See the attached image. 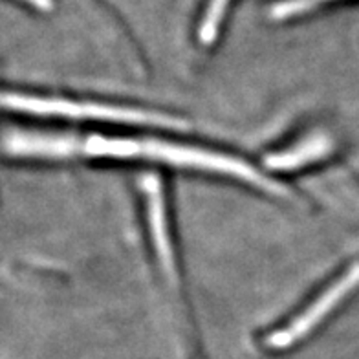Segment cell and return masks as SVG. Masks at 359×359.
<instances>
[{
    "label": "cell",
    "instance_id": "1",
    "mask_svg": "<svg viewBox=\"0 0 359 359\" xmlns=\"http://www.w3.org/2000/svg\"><path fill=\"white\" fill-rule=\"evenodd\" d=\"M0 151L13 158L37 160H70V158H104V160H137L163 165L198 169L229 176L257 185L266 193L284 194L279 182L268 178L255 167L229 154L200 147L180 145L156 137L70 136V134L10 133L2 137Z\"/></svg>",
    "mask_w": 359,
    "mask_h": 359
},
{
    "label": "cell",
    "instance_id": "3",
    "mask_svg": "<svg viewBox=\"0 0 359 359\" xmlns=\"http://www.w3.org/2000/svg\"><path fill=\"white\" fill-rule=\"evenodd\" d=\"M359 284V264L350 266L345 273L341 275L339 279H336L334 283L325 290V292L319 295V297L313 301L308 308H304L303 312L295 316L292 321L286 326H283L280 330L273 332L271 336L268 337V346L275 350L288 348L293 343H297L299 339H303L304 336H308L310 332L316 328L319 323L325 319L328 313L337 306V304L343 301V299L348 295L352 290Z\"/></svg>",
    "mask_w": 359,
    "mask_h": 359
},
{
    "label": "cell",
    "instance_id": "6",
    "mask_svg": "<svg viewBox=\"0 0 359 359\" xmlns=\"http://www.w3.org/2000/svg\"><path fill=\"white\" fill-rule=\"evenodd\" d=\"M321 2H326V0H288V2L275 6L273 17H277V19H288L292 15H299L312 10L313 6L321 4Z\"/></svg>",
    "mask_w": 359,
    "mask_h": 359
},
{
    "label": "cell",
    "instance_id": "2",
    "mask_svg": "<svg viewBox=\"0 0 359 359\" xmlns=\"http://www.w3.org/2000/svg\"><path fill=\"white\" fill-rule=\"evenodd\" d=\"M0 110L44 116V118H68V119H94V121H112V123H142V125H175L180 121L167 118L163 114L147 112V110L112 107L101 103H79V101L61 100V97H44V95L24 94L0 90Z\"/></svg>",
    "mask_w": 359,
    "mask_h": 359
},
{
    "label": "cell",
    "instance_id": "4",
    "mask_svg": "<svg viewBox=\"0 0 359 359\" xmlns=\"http://www.w3.org/2000/svg\"><path fill=\"white\" fill-rule=\"evenodd\" d=\"M328 152H330V143L326 137H306L299 145L290 147L288 151L275 152V154L268 156L266 163L273 170H295L299 167L312 163V161L321 160Z\"/></svg>",
    "mask_w": 359,
    "mask_h": 359
},
{
    "label": "cell",
    "instance_id": "5",
    "mask_svg": "<svg viewBox=\"0 0 359 359\" xmlns=\"http://www.w3.org/2000/svg\"><path fill=\"white\" fill-rule=\"evenodd\" d=\"M227 6H229V0H211L203 15V20L200 24V41L203 44H211L215 41L218 34V28H220V22L224 19V13H226Z\"/></svg>",
    "mask_w": 359,
    "mask_h": 359
},
{
    "label": "cell",
    "instance_id": "7",
    "mask_svg": "<svg viewBox=\"0 0 359 359\" xmlns=\"http://www.w3.org/2000/svg\"><path fill=\"white\" fill-rule=\"evenodd\" d=\"M22 2H26V4L34 6V8H37V10H43V11H48L53 8L52 0H22Z\"/></svg>",
    "mask_w": 359,
    "mask_h": 359
}]
</instances>
